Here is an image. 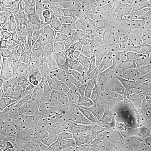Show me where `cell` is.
I'll list each match as a JSON object with an SVG mask.
<instances>
[{
    "mask_svg": "<svg viewBox=\"0 0 151 151\" xmlns=\"http://www.w3.org/2000/svg\"><path fill=\"white\" fill-rule=\"evenodd\" d=\"M29 1H31L34 2H35V3L38 4V2H39L40 0H29Z\"/></svg>",
    "mask_w": 151,
    "mask_h": 151,
    "instance_id": "obj_53",
    "label": "cell"
},
{
    "mask_svg": "<svg viewBox=\"0 0 151 151\" xmlns=\"http://www.w3.org/2000/svg\"><path fill=\"white\" fill-rule=\"evenodd\" d=\"M19 55V45L17 42L9 48L7 49L2 54H1V62L5 60L16 61Z\"/></svg>",
    "mask_w": 151,
    "mask_h": 151,
    "instance_id": "obj_42",
    "label": "cell"
},
{
    "mask_svg": "<svg viewBox=\"0 0 151 151\" xmlns=\"http://www.w3.org/2000/svg\"><path fill=\"white\" fill-rule=\"evenodd\" d=\"M124 20L129 32L145 33L148 31L143 25L140 18L124 16Z\"/></svg>",
    "mask_w": 151,
    "mask_h": 151,
    "instance_id": "obj_39",
    "label": "cell"
},
{
    "mask_svg": "<svg viewBox=\"0 0 151 151\" xmlns=\"http://www.w3.org/2000/svg\"><path fill=\"white\" fill-rule=\"evenodd\" d=\"M16 80L9 78L4 72L1 70L0 86L1 98L15 97L14 85Z\"/></svg>",
    "mask_w": 151,
    "mask_h": 151,
    "instance_id": "obj_33",
    "label": "cell"
},
{
    "mask_svg": "<svg viewBox=\"0 0 151 151\" xmlns=\"http://www.w3.org/2000/svg\"><path fill=\"white\" fill-rule=\"evenodd\" d=\"M21 16L24 27L30 29L38 25L39 20L38 4L27 1L23 7Z\"/></svg>",
    "mask_w": 151,
    "mask_h": 151,
    "instance_id": "obj_21",
    "label": "cell"
},
{
    "mask_svg": "<svg viewBox=\"0 0 151 151\" xmlns=\"http://www.w3.org/2000/svg\"><path fill=\"white\" fill-rule=\"evenodd\" d=\"M106 100L108 105H120L129 103L130 94L128 83L108 84Z\"/></svg>",
    "mask_w": 151,
    "mask_h": 151,
    "instance_id": "obj_15",
    "label": "cell"
},
{
    "mask_svg": "<svg viewBox=\"0 0 151 151\" xmlns=\"http://www.w3.org/2000/svg\"><path fill=\"white\" fill-rule=\"evenodd\" d=\"M27 0H4L1 4L6 11L16 15H21L23 7Z\"/></svg>",
    "mask_w": 151,
    "mask_h": 151,
    "instance_id": "obj_36",
    "label": "cell"
},
{
    "mask_svg": "<svg viewBox=\"0 0 151 151\" xmlns=\"http://www.w3.org/2000/svg\"><path fill=\"white\" fill-rule=\"evenodd\" d=\"M55 45H62L73 48H80L84 43L74 25L60 30H54Z\"/></svg>",
    "mask_w": 151,
    "mask_h": 151,
    "instance_id": "obj_16",
    "label": "cell"
},
{
    "mask_svg": "<svg viewBox=\"0 0 151 151\" xmlns=\"http://www.w3.org/2000/svg\"><path fill=\"white\" fill-rule=\"evenodd\" d=\"M143 47H124L120 63L136 72L146 70Z\"/></svg>",
    "mask_w": 151,
    "mask_h": 151,
    "instance_id": "obj_12",
    "label": "cell"
},
{
    "mask_svg": "<svg viewBox=\"0 0 151 151\" xmlns=\"http://www.w3.org/2000/svg\"><path fill=\"white\" fill-rule=\"evenodd\" d=\"M84 64V57L73 60L66 64L65 70L64 95L71 83L78 75Z\"/></svg>",
    "mask_w": 151,
    "mask_h": 151,
    "instance_id": "obj_24",
    "label": "cell"
},
{
    "mask_svg": "<svg viewBox=\"0 0 151 151\" xmlns=\"http://www.w3.org/2000/svg\"><path fill=\"white\" fill-rule=\"evenodd\" d=\"M115 35L124 47H146L147 39L145 33L127 32Z\"/></svg>",
    "mask_w": 151,
    "mask_h": 151,
    "instance_id": "obj_23",
    "label": "cell"
},
{
    "mask_svg": "<svg viewBox=\"0 0 151 151\" xmlns=\"http://www.w3.org/2000/svg\"><path fill=\"white\" fill-rule=\"evenodd\" d=\"M97 151H134L133 143L116 137L101 141Z\"/></svg>",
    "mask_w": 151,
    "mask_h": 151,
    "instance_id": "obj_22",
    "label": "cell"
},
{
    "mask_svg": "<svg viewBox=\"0 0 151 151\" xmlns=\"http://www.w3.org/2000/svg\"><path fill=\"white\" fill-rule=\"evenodd\" d=\"M67 63L62 62L55 61L54 67V85L60 95L64 98L65 88V70Z\"/></svg>",
    "mask_w": 151,
    "mask_h": 151,
    "instance_id": "obj_32",
    "label": "cell"
},
{
    "mask_svg": "<svg viewBox=\"0 0 151 151\" xmlns=\"http://www.w3.org/2000/svg\"><path fill=\"white\" fill-rule=\"evenodd\" d=\"M39 127L47 125L58 127L60 128V119L57 113L51 108L41 110L37 120Z\"/></svg>",
    "mask_w": 151,
    "mask_h": 151,
    "instance_id": "obj_29",
    "label": "cell"
},
{
    "mask_svg": "<svg viewBox=\"0 0 151 151\" xmlns=\"http://www.w3.org/2000/svg\"><path fill=\"white\" fill-rule=\"evenodd\" d=\"M38 91H39L38 90L22 79H17L15 81V97L19 100H22L32 93Z\"/></svg>",
    "mask_w": 151,
    "mask_h": 151,
    "instance_id": "obj_28",
    "label": "cell"
},
{
    "mask_svg": "<svg viewBox=\"0 0 151 151\" xmlns=\"http://www.w3.org/2000/svg\"><path fill=\"white\" fill-rule=\"evenodd\" d=\"M79 143L83 151H97L101 142L91 125L75 130Z\"/></svg>",
    "mask_w": 151,
    "mask_h": 151,
    "instance_id": "obj_13",
    "label": "cell"
},
{
    "mask_svg": "<svg viewBox=\"0 0 151 151\" xmlns=\"http://www.w3.org/2000/svg\"><path fill=\"white\" fill-rule=\"evenodd\" d=\"M88 124V118L84 113H80L63 104L60 115V131L78 129Z\"/></svg>",
    "mask_w": 151,
    "mask_h": 151,
    "instance_id": "obj_9",
    "label": "cell"
},
{
    "mask_svg": "<svg viewBox=\"0 0 151 151\" xmlns=\"http://www.w3.org/2000/svg\"><path fill=\"white\" fill-rule=\"evenodd\" d=\"M1 70L9 78L12 79H21L24 76V70L22 65L16 61L5 60L1 62Z\"/></svg>",
    "mask_w": 151,
    "mask_h": 151,
    "instance_id": "obj_27",
    "label": "cell"
},
{
    "mask_svg": "<svg viewBox=\"0 0 151 151\" xmlns=\"http://www.w3.org/2000/svg\"><path fill=\"white\" fill-rule=\"evenodd\" d=\"M151 101V96L146 89L129 101V109L132 118L141 113Z\"/></svg>",
    "mask_w": 151,
    "mask_h": 151,
    "instance_id": "obj_25",
    "label": "cell"
},
{
    "mask_svg": "<svg viewBox=\"0 0 151 151\" xmlns=\"http://www.w3.org/2000/svg\"><path fill=\"white\" fill-rule=\"evenodd\" d=\"M145 151H151V141L145 139H138L136 142Z\"/></svg>",
    "mask_w": 151,
    "mask_h": 151,
    "instance_id": "obj_46",
    "label": "cell"
},
{
    "mask_svg": "<svg viewBox=\"0 0 151 151\" xmlns=\"http://www.w3.org/2000/svg\"><path fill=\"white\" fill-rule=\"evenodd\" d=\"M48 99L50 108L57 113L59 118L60 124V115L62 108L64 104V98L60 95L56 87L54 85H54L49 90Z\"/></svg>",
    "mask_w": 151,
    "mask_h": 151,
    "instance_id": "obj_31",
    "label": "cell"
},
{
    "mask_svg": "<svg viewBox=\"0 0 151 151\" xmlns=\"http://www.w3.org/2000/svg\"><path fill=\"white\" fill-rule=\"evenodd\" d=\"M99 19L102 25L101 36L103 39L100 51L109 60L115 63H119L122 58L124 46L116 35L109 29L104 20L100 17Z\"/></svg>",
    "mask_w": 151,
    "mask_h": 151,
    "instance_id": "obj_7",
    "label": "cell"
},
{
    "mask_svg": "<svg viewBox=\"0 0 151 151\" xmlns=\"http://www.w3.org/2000/svg\"><path fill=\"white\" fill-rule=\"evenodd\" d=\"M88 7L79 3H71L70 16L71 20L82 40L88 43V36L86 32V24L88 19Z\"/></svg>",
    "mask_w": 151,
    "mask_h": 151,
    "instance_id": "obj_11",
    "label": "cell"
},
{
    "mask_svg": "<svg viewBox=\"0 0 151 151\" xmlns=\"http://www.w3.org/2000/svg\"><path fill=\"white\" fill-rule=\"evenodd\" d=\"M50 22L54 30H63L73 25L71 20L70 13L63 14Z\"/></svg>",
    "mask_w": 151,
    "mask_h": 151,
    "instance_id": "obj_40",
    "label": "cell"
},
{
    "mask_svg": "<svg viewBox=\"0 0 151 151\" xmlns=\"http://www.w3.org/2000/svg\"><path fill=\"white\" fill-rule=\"evenodd\" d=\"M108 80L96 77L87 94L84 113L87 118L103 110L107 105L106 91Z\"/></svg>",
    "mask_w": 151,
    "mask_h": 151,
    "instance_id": "obj_4",
    "label": "cell"
},
{
    "mask_svg": "<svg viewBox=\"0 0 151 151\" xmlns=\"http://www.w3.org/2000/svg\"><path fill=\"white\" fill-rule=\"evenodd\" d=\"M104 110L112 123L117 137L132 143H136L138 137L133 125L129 102L120 105L107 104Z\"/></svg>",
    "mask_w": 151,
    "mask_h": 151,
    "instance_id": "obj_1",
    "label": "cell"
},
{
    "mask_svg": "<svg viewBox=\"0 0 151 151\" xmlns=\"http://www.w3.org/2000/svg\"><path fill=\"white\" fill-rule=\"evenodd\" d=\"M133 125L138 139L151 141V119L141 116L133 118Z\"/></svg>",
    "mask_w": 151,
    "mask_h": 151,
    "instance_id": "obj_26",
    "label": "cell"
},
{
    "mask_svg": "<svg viewBox=\"0 0 151 151\" xmlns=\"http://www.w3.org/2000/svg\"><path fill=\"white\" fill-rule=\"evenodd\" d=\"M33 105L40 110L50 108L49 104L48 94L42 90H40L34 99Z\"/></svg>",
    "mask_w": 151,
    "mask_h": 151,
    "instance_id": "obj_43",
    "label": "cell"
},
{
    "mask_svg": "<svg viewBox=\"0 0 151 151\" xmlns=\"http://www.w3.org/2000/svg\"><path fill=\"white\" fill-rule=\"evenodd\" d=\"M134 0H90L86 4L87 7L103 6H118L124 2Z\"/></svg>",
    "mask_w": 151,
    "mask_h": 151,
    "instance_id": "obj_44",
    "label": "cell"
},
{
    "mask_svg": "<svg viewBox=\"0 0 151 151\" xmlns=\"http://www.w3.org/2000/svg\"><path fill=\"white\" fill-rule=\"evenodd\" d=\"M39 91L22 100H19L15 97L1 98V110L5 115L15 116L22 110L33 104L34 99Z\"/></svg>",
    "mask_w": 151,
    "mask_h": 151,
    "instance_id": "obj_14",
    "label": "cell"
},
{
    "mask_svg": "<svg viewBox=\"0 0 151 151\" xmlns=\"http://www.w3.org/2000/svg\"><path fill=\"white\" fill-rule=\"evenodd\" d=\"M95 78V76L82 69L65 92L64 105L78 112L84 113L87 94Z\"/></svg>",
    "mask_w": 151,
    "mask_h": 151,
    "instance_id": "obj_2",
    "label": "cell"
},
{
    "mask_svg": "<svg viewBox=\"0 0 151 151\" xmlns=\"http://www.w3.org/2000/svg\"><path fill=\"white\" fill-rule=\"evenodd\" d=\"M151 85V70L135 73L128 82L130 100Z\"/></svg>",
    "mask_w": 151,
    "mask_h": 151,
    "instance_id": "obj_17",
    "label": "cell"
},
{
    "mask_svg": "<svg viewBox=\"0 0 151 151\" xmlns=\"http://www.w3.org/2000/svg\"><path fill=\"white\" fill-rule=\"evenodd\" d=\"M88 124L91 125L94 128L101 141L117 137L111 122L105 112L104 108L88 118Z\"/></svg>",
    "mask_w": 151,
    "mask_h": 151,
    "instance_id": "obj_10",
    "label": "cell"
},
{
    "mask_svg": "<svg viewBox=\"0 0 151 151\" xmlns=\"http://www.w3.org/2000/svg\"><path fill=\"white\" fill-rule=\"evenodd\" d=\"M4 0H0V2H1V4H2L3 2H4Z\"/></svg>",
    "mask_w": 151,
    "mask_h": 151,
    "instance_id": "obj_55",
    "label": "cell"
},
{
    "mask_svg": "<svg viewBox=\"0 0 151 151\" xmlns=\"http://www.w3.org/2000/svg\"><path fill=\"white\" fill-rule=\"evenodd\" d=\"M82 70L96 77H102L108 80L110 63L108 58L100 50H92L84 57Z\"/></svg>",
    "mask_w": 151,
    "mask_h": 151,
    "instance_id": "obj_8",
    "label": "cell"
},
{
    "mask_svg": "<svg viewBox=\"0 0 151 151\" xmlns=\"http://www.w3.org/2000/svg\"><path fill=\"white\" fill-rule=\"evenodd\" d=\"M19 55L17 62L24 63L31 62L35 54V50L32 46V42L30 41L25 43H19Z\"/></svg>",
    "mask_w": 151,
    "mask_h": 151,
    "instance_id": "obj_35",
    "label": "cell"
},
{
    "mask_svg": "<svg viewBox=\"0 0 151 151\" xmlns=\"http://www.w3.org/2000/svg\"><path fill=\"white\" fill-rule=\"evenodd\" d=\"M124 16L141 18L148 12L149 7L146 3L137 0L130 1L116 6Z\"/></svg>",
    "mask_w": 151,
    "mask_h": 151,
    "instance_id": "obj_20",
    "label": "cell"
},
{
    "mask_svg": "<svg viewBox=\"0 0 151 151\" xmlns=\"http://www.w3.org/2000/svg\"><path fill=\"white\" fill-rule=\"evenodd\" d=\"M97 16L105 22L109 29L115 35L128 32L124 15L115 5L89 7Z\"/></svg>",
    "mask_w": 151,
    "mask_h": 151,
    "instance_id": "obj_6",
    "label": "cell"
},
{
    "mask_svg": "<svg viewBox=\"0 0 151 151\" xmlns=\"http://www.w3.org/2000/svg\"><path fill=\"white\" fill-rule=\"evenodd\" d=\"M145 1H150V0H145Z\"/></svg>",
    "mask_w": 151,
    "mask_h": 151,
    "instance_id": "obj_56",
    "label": "cell"
},
{
    "mask_svg": "<svg viewBox=\"0 0 151 151\" xmlns=\"http://www.w3.org/2000/svg\"><path fill=\"white\" fill-rule=\"evenodd\" d=\"M24 70V76L21 79L27 81L32 86L38 90H40L39 80L38 75L35 70L33 65L31 62L27 63H20Z\"/></svg>",
    "mask_w": 151,
    "mask_h": 151,
    "instance_id": "obj_30",
    "label": "cell"
},
{
    "mask_svg": "<svg viewBox=\"0 0 151 151\" xmlns=\"http://www.w3.org/2000/svg\"><path fill=\"white\" fill-rule=\"evenodd\" d=\"M141 114L147 119H151V101L145 108Z\"/></svg>",
    "mask_w": 151,
    "mask_h": 151,
    "instance_id": "obj_48",
    "label": "cell"
},
{
    "mask_svg": "<svg viewBox=\"0 0 151 151\" xmlns=\"http://www.w3.org/2000/svg\"><path fill=\"white\" fill-rule=\"evenodd\" d=\"M0 139L2 138L4 131V128H5V114L2 112V110H1V114H0Z\"/></svg>",
    "mask_w": 151,
    "mask_h": 151,
    "instance_id": "obj_47",
    "label": "cell"
},
{
    "mask_svg": "<svg viewBox=\"0 0 151 151\" xmlns=\"http://www.w3.org/2000/svg\"><path fill=\"white\" fill-rule=\"evenodd\" d=\"M39 13L38 25L46 22H52L53 19L52 6L49 0H40L38 3Z\"/></svg>",
    "mask_w": 151,
    "mask_h": 151,
    "instance_id": "obj_34",
    "label": "cell"
},
{
    "mask_svg": "<svg viewBox=\"0 0 151 151\" xmlns=\"http://www.w3.org/2000/svg\"><path fill=\"white\" fill-rule=\"evenodd\" d=\"M5 128L1 139V151H25V122L14 115H5Z\"/></svg>",
    "mask_w": 151,
    "mask_h": 151,
    "instance_id": "obj_3",
    "label": "cell"
},
{
    "mask_svg": "<svg viewBox=\"0 0 151 151\" xmlns=\"http://www.w3.org/2000/svg\"><path fill=\"white\" fill-rule=\"evenodd\" d=\"M86 32L88 37L101 35L102 25L99 16L96 18L88 20L86 24Z\"/></svg>",
    "mask_w": 151,
    "mask_h": 151,
    "instance_id": "obj_41",
    "label": "cell"
},
{
    "mask_svg": "<svg viewBox=\"0 0 151 151\" xmlns=\"http://www.w3.org/2000/svg\"><path fill=\"white\" fill-rule=\"evenodd\" d=\"M35 52H52L55 44V34L50 22H46L29 29Z\"/></svg>",
    "mask_w": 151,
    "mask_h": 151,
    "instance_id": "obj_5",
    "label": "cell"
},
{
    "mask_svg": "<svg viewBox=\"0 0 151 151\" xmlns=\"http://www.w3.org/2000/svg\"><path fill=\"white\" fill-rule=\"evenodd\" d=\"M133 148H134V151H145L144 150V149L137 142L133 143Z\"/></svg>",
    "mask_w": 151,
    "mask_h": 151,
    "instance_id": "obj_50",
    "label": "cell"
},
{
    "mask_svg": "<svg viewBox=\"0 0 151 151\" xmlns=\"http://www.w3.org/2000/svg\"><path fill=\"white\" fill-rule=\"evenodd\" d=\"M21 28L9 24L0 25V52L2 54L18 40V33Z\"/></svg>",
    "mask_w": 151,
    "mask_h": 151,
    "instance_id": "obj_18",
    "label": "cell"
},
{
    "mask_svg": "<svg viewBox=\"0 0 151 151\" xmlns=\"http://www.w3.org/2000/svg\"><path fill=\"white\" fill-rule=\"evenodd\" d=\"M0 12H1V15H0L1 24H9L15 25L17 27L21 28V29L24 27L21 15H16L14 14H12L11 13L6 11L2 6H1Z\"/></svg>",
    "mask_w": 151,
    "mask_h": 151,
    "instance_id": "obj_37",
    "label": "cell"
},
{
    "mask_svg": "<svg viewBox=\"0 0 151 151\" xmlns=\"http://www.w3.org/2000/svg\"><path fill=\"white\" fill-rule=\"evenodd\" d=\"M40 112L41 110L32 104L22 110V111L15 115V117L18 120L23 122L36 120L38 119Z\"/></svg>",
    "mask_w": 151,
    "mask_h": 151,
    "instance_id": "obj_38",
    "label": "cell"
},
{
    "mask_svg": "<svg viewBox=\"0 0 151 151\" xmlns=\"http://www.w3.org/2000/svg\"><path fill=\"white\" fill-rule=\"evenodd\" d=\"M144 56L145 58H151V44L148 47L144 48Z\"/></svg>",
    "mask_w": 151,
    "mask_h": 151,
    "instance_id": "obj_49",
    "label": "cell"
},
{
    "mask_svg": "<svg viewBox=\"0 0 151 151\" xmlns=\"http://www.w3.org/2000/svg\"><path fill=\"white\" fill-rule=\"evenodd\" d=\"M135 73V70L127 67L120 62L116 63L109 70L108 84L128 83Z\"/></svg>",
    "mask_w": 151,
    "mask_h": 151,
    "instance_id": "obj_19",
    "label": "cell"
},
{
    "mask_svg": "<svg viewBox=\"0 0 151 151\" xmlns=\"http://www.w3.org/2000/svg\"><path fill=\"white\" fill-rule=\"evenodd\" d=\"M88 43L91 45L95 50H100L103 44V39L101 35L89 37Z\"/></svg>",
    "mask_w": 151,
    "mask_h": 151,
    "instance_id": "obj_45",
    "label": "cell"
},
{
    "mask_svg": "<svg viewBox=\"0 0 151 151\" xmlns=\"http://www.w3.org/2000/svg\"><path fill=\"white\" fill-rule=\"evenodd\" d=\"M90 0H78V3L81 4H83V5H86L87 3Z\"/></svg>",
    "mask_w": 151,
    "mask_h": 151,
    "instance_id": "obj_51",
    "label": "cell"
},
{
    "mask_svg": "<svg viewBox=\"0 0 151 151\" xmlns=\"http://www.w3.org/2000/svg\"><path fill=\"white\" fill-rule=\"evenodd\" d=\"M146 90L147 91L149 92V93H150V95H151V85L149 87H148L146 88Z\"/></svg>",
    "mask_w": 151,
    "mask_h": 151,
    "instance_id": "obj_52",
    "label": "cell"
},
{
    "mask_svg": "<svg viewBox=\"0 0 151 151\" xmlns=\"http://www.w3.org/2000/svg\"><path fill=\"white\" fill-rule=\"evenodd\" d=\"M60 151H70L69 150H60Z\"/></svg>",
    "mask_w": 151,
    "mask_h": 151,
    "instance_id": "obj_54",
    "label": "cell"
}]
</instances>
